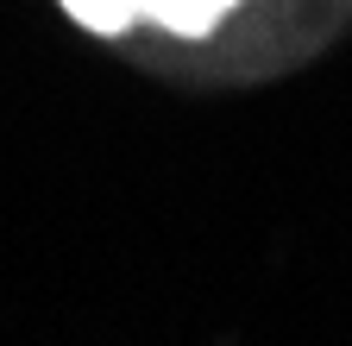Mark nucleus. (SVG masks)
Returning <instances> with one entry per match:
<instances>
[{
  "instance_id": "nucleus-1",
  "label": "nucleus",
  "mask_w": 352,
  "mask_h": 346,
  "mask_svg": "<svg viewBox=\"0 0 352 346\" xmlns=\"http://www.w3.org/2000/svg\"><path fill=\"white\" fill-rule=\"evenodd\" d=\"M239 0H145V19L176 32V38H208L220 19H227Z\"/></svg>"
},
{
  "instance_id": "nucleus-2",
  "label": "nucleus",
  "mask_w": 352,
  "mask_h": 346,
  "mask_svg": "<svg viewBox=\"0 0 352 346\" xmlns=\"http://www.w3.org/2000/svg\"><path fill=\"white\" fill-rule=\"evenodd\" d=\"M57 7H63L76 25L101 32V38H113V32H126V25L145 19V0H57Z\"/></svg>"
}]
</instances>
